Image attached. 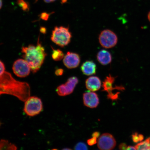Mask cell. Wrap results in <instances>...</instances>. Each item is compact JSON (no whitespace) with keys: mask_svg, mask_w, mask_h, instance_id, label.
<instances>
[{"mask_svg":"<svg viewBox=\"0 0 150 150\" xmlns=\"http://www.w3.org/2000/svg\"><path fill=\"white\" fill-rule=\"evenodd\" d=\"M127 146L125 143H121L119 146V149L122 150H127Z\"/></svg>","mask_w":150,"mask_h":150,"instance_id":"obj_25","label":"cell"},{"mask_svg":"<svg viewBox=\"0 0 150 150\" xmlns=\"http://www.w3.org/2000/svg\"><path fill=\"white\" fill-rule=\"evenodd\" d=\"M13 70L16 76L20 78L27 76L30 72L31 68L25 59H20L14 62Z\"/></svg>","mask_w":150,"mask_h":150,"instance_id":"obj_9","label":"cell"},{"mask_svg":"<svg viewBox=\"0 0 150 150\" xmlns=\"http://www.w3.org/2000/svg\"><path fill=\"white\" fill-rule=\"evenodd\" d=\"M2 0H0V9H1L2 7Z\"/></svg>","mask_w":150,"mask_h":150,"instance_id":"obj_30","label":"cell"},{"mask_svg":"<svg viewBox=\"0 0 150 150\" xmlns=\"http://www.w3.org/2000/svg\"><path fill=\"white\" fill-rule=\"evenodd\" d=\"M44 1L46 3H51L55 1L56 0H44Z\"/></svg>","mask_w":150,"mask_h":150,"instance_id":"obj_28","label":"cell"},{"mask_svg":"<svg viewBox=\"0 0 150 150\" xmlns=\"http://www.w3.org/2000/svg\"><path fill=\"white\" fill-rule=\"evenodd\" d=\"M50 14L46 12L40 14V18L42 20H47L50 16Z\"/></svg>","mask_w":150,"mask_h":150,"instance_id":"obj_22","label":"cell"},{"mask_svg":"<svg viewBox=\"0 0 150 150\" xmlns=\"http://www.w3.org/2000/svg\"><path fill=\"white\" fill-rule=\"evenodd\" d=\"M64 73V70L63 69H59L56 70L55 72V74L57 76H61Z\"/></svg>","mask_w":150,"mask_h":150,"instance_id":"obj_24","label":"cell"},{"mask_svg":"<svg viewBox=\"0 0 150 150\" xmlns=\"http://www.w3.org/2000/svg\"><path fill=\"white\" fill-rule=\"evenodd\" d=\"M148 18L149 19V22H150V11L148 14Z\"/></svg>","mask_w":150,"mask_h":150,"instance_id":"obj_31","label":"cell"},{"mask_svg":"<svg viewBox=\"0 0 150 150\" xmlns=\"http://www.w3.org/2000/svg\"><path fill=\"white\" fill-rule=\"evenodd\" d=\"M35 1H38V0H35Z\"/></svg>","mask_w":150,"mask_h":150,"instance_id":"obj_32","label":"cell"},{"mask_svg":"<svg viewBox=\"0 0 150 150\" xmlns=\"http://www.w3.org/2000/svg\"><path fill=\"white\" fill-rule=\"evenodd\" d=\"M116 141L112 134L109 133H105L99 137L97 146L99 149L110 150L115 147Z\"/></svg>","mask_w":150,"mask_h":150,"instance_id":"obj_8","label":"cell"},{"mask_svg":"<svg viewBox=\"0 0 150 150\" xmlns=\"http://www.w3.org/2000/svg\"><path fill=\"white\" fill-rule=\"evenodd\" d=\"M72 35L68 28L56 27L52 31L51 37L52 42L58 46L63 47L71 42Z\"/></svg>","mask_w":150,"mask_h":150,"instance_id":"obj_3","label":"cell"},{"mask_svg":"<svg viewBox=\"0 0 150 150\" xmlns=\"http://www.w3.org/2000/svg\"><path fill=\"white\" fill-rule=\"evenodd\" d=\"M22 52L23 57L29 64L31 71L33 73L37 72L42 67L47 56L39 37L36 46L30 45L28 47H23Z\"/></svg>","mask_w":150,"mask_h":150,"instance_id":"obj_2","label":"cell"},{"mask_svg":"<svg viewBox=\"0 0 150 150\" xmlns=\"http://www.w3.org/2000/svg\"><path fill=\"white\" fill-rule=\"evenodd\" d=\"M84 105L90 108L97 107L99 104V98L97 94L92 92H87L83 95Z\"/></svg>","mask_w":150,"mask_h":150,"instance_id":"obj_11","label":"cell"},{"mask_svg":"<svg viewBox=\"0 0 150 150\" xmlns=\"http://www.w3.org/2000/svg\"><path fill=\"white\" fill-rule=\"evenodd\" d=\"M0 126H1V123H0Z\"/></svg>","mask_w":150,"mask_h":150,"instance_id":"obj_33","label":"cell"},{"mask_svg":"<svg viewBox=\"0 0 150 150\" xmlns=\"http://www.w3.org/2000/svg\"><path fill=\"white\" fill-rule=\"evenodd\" d=\"M97 59L101 64L106 65L111 62L112 57L109 52L106 50H102L97 54Z\"/></svg>","mask_w":150,"mask_h":150,"instance_id":"obj_14","label":"cell"},{"mask_svg":"<svg viewBox=\"0 0 150 150\" xmlns=\"http://www.w3.org/2000/svg\"><path fill=\"white\" fill-rule=\"evenodd\" d=\"M99 40L101 45L106 48L113 47L117 44V35L110 30H104L99 35Z\"/></svg>","mask_w":150,"mask_h":150,"instance_id":"obj_6","label":"cell"},{"mask_svg":"<svg viewBox=\"0 0 150 150\" xmlns=\"http://www.w3.org/2000/svg\"><path fill=\"white\" fill-rule=\"evenodd\" d=\"M17 3L19 6L21 7L23 11H29L30 9L29 4L25 0H17Z\"/></svg>","mask_w":150,"mask_h":150,"instance_id":"obj_18","label":"cell"},{"mask_svg":"<svg viewBox=\"0 0 150 150\" xmlns=\"http://www.w3.org/2000/svg\"><path fill=\"white\" fill-rule=\"evenodd\" d=\"M135 147L136 150H150V137L138 144Z\"/></svg>","mask_w":150,"mask_h":150,"instance_id":"obj_17","label":"cell"},{"mask_svg":"<svg viewBox=\"0 0 150 150\" xmlns=\"http://www.w3.org/2000/svg\"><path fill=\"white\" fill-rule=\"evenodd\" d=\"M100 135V133L98 131H95V132H93L92 135L93 137H94L96 138H98Z\"/></svg>","mask_w":150,"mask_h":150,"instance_id":"obj_26","label":"cell"},{"mask_svg":"<svg viewBox=\"0 0 150 150\" xmlns=\"http://www.w3.org/2000/svg\"><path fill=\"white\" fill-rule=\"evenodd\" d=\"M17 149L16 146L9 142L8 141L4 139L0 140V150H16Z\"/></svg>","mask_w":150,"mask_h":150,"instance_id":"obj_15","label":"cell"},{"mask_svg":"<svg viewBox=\"0 0 150 150\" xmlns=\"http://www.w3.org/2000/svg\"><path fill=\"white\" fill-rule=\"evenodd\" d=\"M30 92L29 84L16 80L10 73L5 71L0 76V96L13 95L25 102L30 97Z\"/></svg>","mask_w":150,"mask_h":150,"instance_id":"obj_1","label":"cell"},{"mask_svg":"<svg viewBox=\"0 0 150 150\" xmlns=\"http://www.w3.org/2000/svg\"><path fill=\"white\" fill-rule=\"evenodd\" d=\"M132 138L133 141L135 143H138V142H141L144 139V136L143 135L138 134L137 132L133 133Z\"/></svg>","mask_w":150,"mask_h":150,"instance_id":"obj_19","label":"cell"},{"mask_svg":"<svg viewBox=\"0 0 150 150\" xmlns=\"http://www.w3.org/2000/svg\"><path fill=\"white\" fill-rule=\"evenodd\" d=\"M63 62L67 68L74 69L79 65L80 58L78 54L69 52L64 57Z\"/></svg>","mask_w":150,"mask_h":150,"instance_id":"obj_10","label":"cell"},{"mask_svg":"<svg viewBox=\"0 0 150 150\" xmlns=\"http://www.w3.org/2000/svg\"><path fill=\"white\" fill-rule=\"evenodd\" d=\"M127 150H136V148L134 146H127Z\"/></svg>","mask_w":150,"mask_h":150,"instance_id":"obj_27","label":"cell"},{"mask_svg":"<svg viewBox=\"0 0 150 150\" xmlns=\"http://www.w3.org/2000/svg\"><path fill=\"white\" fill-rule=\"evenodd\" d=\"M40 31L41 32V33H45L46 32V29L45 28L42 27L41 28Z\"/></svg>","mask_w":150,"mask_h":150,"instance_id":"obj_29","label":"cell"},{"mask_svg":"<svg viewBox=\"0 0 150 150\" xmlns=\"http://www.w3.org/2000/svg\"><path fill=\"white\" fill-rule=\"evenodd\" d=\"M75 150H87L88 147L86 144L82 142H79L74 147Z\"/></svg>","mask_w":150,"mask_h":150,"instance_id":"obj_20","label":"cell"},{"mask_svg":"<svg viewBox=\"0 0 150 150\" xmlns=\"http://www.w3.org/2000/svg\"><path fill=\"white\" fill-rule=\"evenodd\" d=\"M97 138L94 137H93L92 138L89 139L88 140L87 142L88 145L91 146L95 145L97 142Z\"/></svg>","mask_w":150,"mask_h":150,"instance_id":"obj_21","label":"cell"},{"mask_svg":"<svg viewBox=\"0 0 150 150\" xmlns=\"http://www.w3.org/2000/svg\"><path fill=\"white\" fill-rule=\"evenodd\" d=\"M115 79V78L110 74L109 76L106 77L103 82V89L102 91L106 92L108 93V99L112 101L117 100L119 98V95L114 93L113 92L114 91L117 90L122 91L125 89V88L122 86H115V87H113Z\"/></svg>","mask_w":150,"mask_h":150,"instance_id":"obj_5","label":"cell"},{"mask_svg":"<svg viewBox=\"0 0 150 150\" xmlns=\"http://www.w3.org/2000/svg\"><path fill=\"white\" fill-rule=\"evenodd\" d=\"M52 48V57L54 61H61L64 57V54L62 51L59 49L55 50Z\"/></svg>","mask_w":150,"mask_h":150,"instance_id":"obj_16","label":"cell"},{"mask_svg":"<svg viewBox=\"0 0 150 150\" xmlns=\"http://www.w3.org/2000/svg\"><path fill=\"white\" fill-rule=\"evenodd\" d=\"M81 69L84 74L91 76L96 73V65L93 61H87L83 63Z\"/></svg>","mask_w":150,"mask_h":150,"instance_id":"obj_13","label":"cell"},{"mask_svg":"<svg viewBox=\"0 0 150 150\" xmlns=\"http://www.w3.org/2000/svg\"><path fill=\"white\" fill-rule=\"evenodd\" d=\"M86 87L91 91H96L100 88L101 81L98 77L91 76L88 78L86 81Z\"/></svg>","mask_w":150,"mask_h":150,"instance_id":"obj_12","label":"cell"},{"mask_svg":"<svg viewBox=\"0 0 150 150\" xmlns=\"http://www.w3.org/2000/svg\"><path fill=\"white\" fill-rule=\"evenodd\" d=\"M5 67L2 62L0 61V76L2 75L5 72Z\"/></svg>","mask_w":150,"mask_h":150,"instance_id":"obj_23","label":"cell"},{"mask_svg":"<svg viewBox=\"0 0 150 150\" xmlns=\"http://www.w3.org/2000/svg\"><path fill=\"white\" fill-rule=\"evenodd\" d=\"M42 110V103L41 99L38 97H30L25 101L24 111L30 117H33L38 115Z\"/></svg>","mask_w":150,"mask_h":150,"instance_id":"obj_4","label":"cell"},{"mask_svg":"<svg viewBox=\"0 0 150 150\" xmlns=\"http://www.w3.org/2000/svg\"><path fill=\"white\" fill-rule=\"evenodd\" d=\"M79 82L78 78L76 76L69 78L64 84L58 87L56 91L58 95L61 96L70 95L72 93Z\"/></svg>","mask_w":150,"mask_h":150,"instance_id":"obj_7","label":"cell"}]
</instances>
